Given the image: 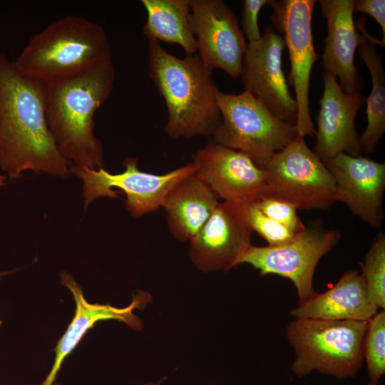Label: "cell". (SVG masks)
<instances>
[{
    "mask_svg": "<svg viewBox=\"0 0 385 385\" xmlns=\"http://www.w3.org/2000/svg\"><path fill=\"white\" fill-rule=\"evenodd\" d=\"M323 79L314 153L323 163L339 153L360 155L355 118L366 98L360 92L345 93L337 78L327 72L323 73Z\"/></svg>",
    "mask_w": 385,
    "mask_h": 385,
    "instance_id": "16",
    "label": "cell"
},
{
    "mask_svg": "<svg viewBox=\"0 0 385 385\" xmlns=\"http://www.w3.org/2000/svg\"><path fill=\"white\" fill-rule=\"evenodd\" d=\"M369 296L378 307H385V235L379 232L360 263Z\"/></svg>",
    "mask_w": 385,
    "mask_h": 385,
    "instance_id": "24",
    "label": "cell"
},
{
    "mask_svg": "<svg viewBox=\"0 0 385 385\" xmlns=\"http://www.w3.org/2000/svg\"><path fill=\"white\" fill-rule=\"evenodd\" d=\"M192 163L218 199L247 207L271 197L267 171L242 152L210 140L192 155Z\"/></svg>",
    "mask_w": 385,
    "mask_h": 385,
    "instance_id": "11",
    "label": "cell"
},
{
    "mask_svg": "<svg viewBox=\"0 0 385 385\" xmlns=\"http://www.w3.org/2000/svg\"><path fill=\"white\" fill-rule=\"evenodd\" d=\"M256 204L265 215L286 226L294 233H299L306 227L298 216L297 208L287 201L270 197Z\"/></svg>",
    "mask_w": 385,
    "mask_h": 385,
    "instance_id": "26",
    "label": "cell"
},
{
    "mask_svg": "<svg viewBox=\"0 0 385 385\" xmlns=\"http://www.w3.org/2000/svg\"><path fill=\"white\" fill-rule=\"evenodd\" d=\"M61 282L70 289L76 302L73 319L67 330L58 340L53 349L55 359L53 366L41 385H53L56 375L66 357L74 349L85 333L101 320L115 319L125 323L129 327L140 329L142 322L133 314L135 309L145 307L150 297L147 293L139 292L132 302L123 308L110 304H91L86 300L81 287L67 272L60 274Z\"/></svg>",
    "mask_w": 385,
    "mask_h": 385,
    "instance_id": "18",
    "label": "cell"
},
{
    "mask_svg": "<svg viewBox=\"0 0 385 385\" xmlns=\"http://www.w3.org/2000/svg\"><path fill=\"white\" fill-rule=\"evenodd\" d=\"M319 4L327 23L322 53L324 72L338 78L345 93L360 92L361 78L354 55L361 34L354 21V0H320Z\"/></svg>",
    "mask_w": 385,
    "mask_h": 385,
    "instance_id": "17",
    "label": "cell"
},
{
    "mask_svg": "<svg viewBox=\"0 0 385 385\" xmlns=\"http://www.w3.org/2000/svg\"><path fill=\"white\" fill-rule=\"evenodd\" d=\"M284 41L272 26H267L261 38L248 42L240 78L245 91L263 103L277 118L295 125L297 107L282 71Z\"/></svg>",
    "mask_w": 385,
    "mask_h": 385,
    "instance_id": "13",
    "label": "cell"
},
{
    "mask_svg": "<svg viewBox=\"0 0 385 385\" xmlns=\"http://www.w3.org/2000/svg\"><path fill=\"white\" fill-rule=\"evenodd\" d=\"M4 180H5V176L2 175L0 173V187H3V186H4L6 185Z\"/></svg>",
    "mask_w": 385,
    "mask_h": 385,
    "instance_id": "29",
    "label": "cell"
},
{
    "mask_svg": "<svg viewBox=\"0 0 385 385\" xmlns=\"http://www.w3.org/2000/svg\"><path fill=\"white\" fill-rule=\"evenodd\" d=\"M336 185L337 201L374 228L381 226L385 164L361 155L339 153L324 163Z\"/></svg>",
    "mask_w": 385,
    "mask_h": 385,
    "instance_id": "15",
    "label": "cell"
},
{
    "mask_svg": "<svg viewBox=\"0 0 385 385\" xmlns=\"http://www.w3.org/2000/svg\"><path fill=\"white\" fill-rule=\"evenodd\" d=\"M247 221L252 231L257 232L268 243V246H278L294 240V233L282 224L270 218L257 207L252 204L247 207Z\"/></svg>",
    "mask_w": 385,
    "mask_h": 385,
    "instance_id": "25",
    "label": "cell"
},
{
    "mask_svg": "<svg viewBox=\"0 0 385 385\" xmlns=\"http://www.w3.org/2000/svg\"><path fill=\"white\" fill-rule=\"evenodd\" d=\"M263 169L268 175L271 197L297 210H327L337 202L332 175L304 137L298 135L274 153Z\"/></svg>",
    "mask_w": 385,
    "mask_h": 385,
    "instance_id": "7",
    "label": "cell"
},
{
    "mask_svg": "<svg viewBox=\"0 0 385 385\" xmlns=\"http://www.w3.org/2000/svg\"><path fill=\"white\" fill-rule=\"evenodd\" d=\"M109 59L111 46L104 29L86 18L68 15L31 37L14 63L23 74L48 85Z\"/></svg>",
    "mask_w": 385,
    "mask_h": 385,
    "instance_id": "4",
    "label": "cell"
},
{
    "mask_svg": "<svg viewBox=\"0 0 385 385\" xmlns=\"http://www.w3.org/2000/svg\"><path fill=\"white\" fill-rule=\"evenodd\" d=\"M115 81L112 60L46 86V112L57 148L69 163L103 168V148L95 135L94 115L110 96Z\"/></svg>",
    "mask_w": 385,
    "mask_h": 385,
    "instance_id": "2",
    "label": "cell"
},
{
    "mask_svg": "<svg viewBox=\"0 0 385 385\" xmlns=\"http://www.w3.org/2000/svg\"><path fill=\"white\" fill-rule=\"evenodd\" d=\"M149 76L168 110L165 132L173 139L210 137L221 123L218 88L197 53L180 58L150 41Z\"/></svg>",
    "mask_w": 385,
    "mask_h": 385,
    "instance_id": "3",
    "label": "cell"
},
{
    "mask_svg": "<svg viewBox=\"0 0 385 385\" xmlns=\"http://www.w3.org/2000/svg\"><path fill=\"white\" fill-rule=\"evenodd\" d=\"M1 325V322L0 321V326Z\"/></svg>",
    "mask_w": 385,
    "mask_h": 385,
    "instance_id": "33",
    "label": "cell"
},
{
    "mask_svg": "<svg viewBox=\"0 0 385 385\" xmlns=\"http://www.w3.org/2000/svg\"><path fill=\"white\" fill-rule=\"evenodd\" d=\"M316 1H274L272 21L276 31L283 33L289 51L291 70L289 81L294 86L297 107L295 124L298 135L305 137L315 133L309 112V90L310 75L317 60L312 19Z\"/></svg>",
    "mask_w": 385,
    "mask_h": 385,
    "instance_id": "10",
    "label": "cell"
},
{
    "mask_svg": "<svg viewBox=\"0 0 385 385\" xmlns=\"http://www.w3.org/2000/svg\"><path fill=\"white\" fill-rule=\"evenodd\" d=\"M340 238L338 231L327 230L319 222H314L286 244L266 247L251 244L236 266L247 263L258 270L260 275L273 274L289 279L296 288L299 305L302 304L317 293L313 278L317 264Z\"/></svg>",
    "mask_w": 385,
    "mask_h": 385,
    "instance_id": "9",
    "label": "cell"
},
{
    "mask_svg": "<svg viewBox=\"0 0 385 385\" xmlns=\"http://www.w3.org/2000/svg\"><path fill=\"white\" fill-rule=\"evenodd\" d=\"M53 385H58V384H53Z\"/></svg>",
    "mask_w": 385,
    "mask_h": 385,
    "instance_id": "32",
    "label": "cell"
},
{
    "mask_svg": "<svg viewBox=\"0 0 385 385\" xmlns=\"http://www.w3.org/2000/svg\"><path fill=\"white\" fill-rule=\"evenodd\" d=\"M364 18L357 21L361 34L358 46L359 55L366 65L371 79V89L367 98V125L359 135L361 153H372L385 131V73L381 55L375 44L384 45L382 41L371 37L365 26Z\"/></svg>",
    "mask_w": 385,
    "mask_h": 385,
    "instance_id": "21",
    "label": "cell"
},
{
    "mask_svg": "<svg viewBox=\"0 0 385 385\" xmlns=\"http://www.w3.org/2000/svg\"><path fill=\"white\" fill-rule=\"evenodd\" d=\"M354 12H363L370 15L380 26L385 42V1L354 0Z\"/></svg>",
    "mask_w": 385,
    "mask_h": 385,
    "instance_id": "28",
    "label": "cell"
},
{
    "mask_svg": "<svg viewBox=\"0 0 385 385\" xmlns=\"http://www.w3.org/2000/svg\"><path fill=\"white\" fill-rule=\"evenodd\" d=\"M369 322L294 318L287 327L297 377L314 371L337 379L354 377L362 368Z\"/></svg>",
    "mask_w": 385,
    "mask_h": 385,
    "instance_id": "5",
    "label": "cell"
},
{
    "mask_svg": "<svg viewBox=\"0 0 385 385\" xmlns=\"http://www.w3.org/2000/svg\"><path fill=\"white\" fill-rule=\"evenodd\" d=\"M364 359L368 385H379L385 373V312H377L368 322L364 342Z\"/></svg>",
    "mask_w": 385,
    "mask_h": 385,
    "instance_id": "23",
    "label": "cell"
},
{
    "mask_svg": "<svg viewBox=\"0 0 385 385\" xmlns=\"http://www.w3.org/2000/svg\"><path fill=\"white\" fill-rule=\"evenodd\" d=\"M147 13L143 32L149 41L180 45L186 55L197 53L190 24V0H142Z\"/></svg>",
    "mask_w": 385,
    "mask_h": 385,
    "instance_id": "22",
    "label": "cell"
},
{
    "mask_svg": "<svg viewBox=\"0 0 385 385\" xmlns=\"http://www.w3.org/2000/svg\"><path fill=\"white\" fill-rule=\"evenodd\" d=\"M246 206L219 202L211 216L190 242L189 257L200 271L229 270L251 245L252 231Z\"/></svg>",
    "mask_w": 385,
    "mask_h": 385,
    "instance_id": "14",
    "label": "cell"
},
{
    "mask_svg": "<svg viewBox=\"0 0 385 385\" xmlns=\"http://www.w3.org/2000/svg\"><path fill=\"white\" fill-rule=\"evenodd\" d=\"M217 100L221 123L211 141L247 154L261 168L298 136L295 125L277 118L247 91L232 94L218 89Z\"/></svg>",
    "mask_w": 385,
    "mask_h": 385,
    "instance_id": "6",
    "label": "cell"
},
{
    "mask_svg": "<svg viewBox=\"0 0 385 385\" xmlns=\"http://www.w3.org/2000/svg\"><path fill=\"white\" fill-rule=\"evenodd\" d=\"M272 0H245L243 3L242 28V33L249 42L259 40L262 35L258 25V15L265 5H272Z\"/></svg>",
    "mask_w": 385,
    "mask_h": 385,
    "instance_id": "27",
    "label": "cell"
},
{
    "mask_svg": "<svg viewBox=\"0 0 385 385\" xmlns=\"http://www.w3.org/2000/svg\"><path fill=\"white\" fill-rule=\"evenodd\" d=\"M219 199L195 173L177 183L162 207L168 228L180 241H190L215 210Z\"/></svg>",
    "mask_w": 385,
    "mask_h": 385,
    "instance_id": "20",
    "label": "cell"
},
{
    "mask_svg": "<svg viewBox=\"0 0 385 385\" xmlns=\"http://www.w3.org/2000/svg\"><path fill=\"white\" fill-rule=\"evenodd\" d=\"M378 309L369 296L361 272L351 270L329 289L292 309L290 314L297 319L369 322Z\"/></svg>",
    "mask_w": 385,
    "mask_h": 385,
    "instance_id": "19",
    "label": "cell"
},
{
    "mask_svg": "<svg viewBox=\"0 0 385 385\" xmlns=\"http://www.w3.org/2000/svg\"><path fill=\"white\" fill-rule=\"evenodd\" d=\"M14 272V271H9V272H0V279L4 277V276H6L7 274H9L11 273Z\"/></svg>",
    "mask_w": 385,
    "mask_h": 385,
    "instance_id": "30",
    "label": "cell"
},
{
    "mask_svg": "<svg viewBox=\"0 0 385 385\" xmlns=\"http://www.w3.org/2000/svg\"><path fill=\"white\" fill-rule=\"evenodd\" d=\"M123 166V172L112 174L103 168L92 170L70 165V172L83 182L85 210L99 197H118L120 191L126 196L127 210L132 216L140 217L162 207L170 190L196 172L192 162L161 175L140 170L135 158H127Z\"/></svg>",
    "mask_w": 385,
    "mask_h": 385,
    "instance_id": "8",
    "label": "cell"
},
{
    "mask_svg": "<svg viewBox=\"0 0 385 385\" xmlns=\"http://www.w3.org/2000/svg\"><path fill=\"white\" fill-rule=\"evenodd\" d=\"M160 381H159V383H156V384L148 383V384H144V385H160Z\"/></svg>",
    "mask_w": 385,
    "mask_h": 385,
    "instance_id": "31",
    "label": "cell"
},
{
    "mask_svg": "<svg viewBox=\"0 0 385 385\" xmlns=\"http://www.w3.org/2000/svg\"><path fill=\"white\" fill-rule=\"evenodd\" d=\"M46 86L0 52V168L11 180L26 170L66 179L70 163L48 128Z\"/></svg>",
    "mask_w": 385,
    "mask_h": 385,
    "instance_id": "1",
    "label": "cell"
},
{
    "mask_svg": "<svg viewBox=\"0 0 385 385\" xmlns=\"http://www.w3.org/2000/svg\"><path fill=\"white\" fill-rule=\"evenodd\" d=\"M190 24L205 66L240 78L247 43L232 9L221 0H190Z\"/></svg>",
    "mask_w": 385,
    "mask_h": 385,
    "instance_id": "12",
    "label": "cell"
}]
</instances>
